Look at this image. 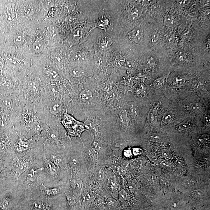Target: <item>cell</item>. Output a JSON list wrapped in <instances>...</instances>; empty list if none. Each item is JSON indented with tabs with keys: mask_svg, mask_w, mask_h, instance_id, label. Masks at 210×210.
<instances>
[{
	"mask_svg": "<svg viewBox=\"0 0 210 210\" xmlns=\"http://www.w3.org/2000/svg\"><path fill=\"white\" fill-rule=\"evenodd\" d=\"M61 123L67 130L68 135L80 137L81 134L85 130L84 123L77 121L67 114V110L64 113Z\"/></svg>",
	"mask_w": 210,
	"mask_h": 210,
	"instance_id": "obj_1",
	"label": "cell"
},
{
	"mask_svg": "<svg viewBox=\"0 0 210 210\" xmlns=\"http://www.w3.org/2000/svg\"><path fill=\"white\" fill-rule=\"evenodd\" d=\"M30 142V140H27L24 137L22 139L21 137L19 136L16 144V148L17 151L19 152H22L29 150L31 148Z\"/></svg>",
	"mask_w": 210,
	"mask_h": 210,
	"instance_id": "obj_2",
	"label": "cell"
},
{
	"mask_svg": "<svg viewBox=\"0 0 210 210\" xmlns=\"http://www.w3.org/2000/svg\"><path fill=\"white\" fill-rule=\"evenodd\" d=\"M43 159L44 166L46 171L49 174L52 176L55 175L57 172V168L55 164L52 163L49 160L47 159L46 156V153L45 152L44 153Z\"/></svg>",
	"mask_w": 210,
	"mask_h": 210,
	"instance_id": "obj_3",
	"label": "cell"
},
{
	"mask_svg": "<svg viewBox=\"0 0 210 210\" xmlns=\"http://www.w3.org/2000/svg\"><path fill=\"white\" fill-rule=\"evenodd\" d=\"M142 32L140 29H136L131 31L128 35L129 40L132 42L137 43L141 40L142 38Z\"/></svg>",
	"mask_w": 210,
	"mask_h": 210,
	"instance_id": "obj_4",
	"label": "cell"
},
{
	"mask_svg": "<svg viewBox=\"0 0 210 210\" xmlns=\"http://www.w3.org/2000/svg\"><path fill=\"white\" fill-rule=\"evenodd\" d=\"M61 109V104L60 102L56 100L53 102L50 107H48V110H50V113L53 114H57L60 112Z\"/></svg>",
	"mask_w": 210,
	"mask_h": 210,
	"instance_id": "obj_5",
	"label": "cell"
},
{
	"mask_svg": "<svg viewBox=\"0 0 210 210\" xmlns=\"http://www.w3.org/2000/svg\"><path fill=\"white\" fill-rule=\"evenodd\" d=\"M29 162H22L18 164L16 170V174L18 177L23 173L25 172L29 168Z\"/></svg>",
	"mask_w": 210,
	"mask_h": 210,
	"instance_id": "obj_6",
	"label": "cell"
},
{
	"mask_svg": "<svg viewBox=\"0 0 210 210\" xmlns=\"http://www.w3.org/2000/svg\"><path fill=\"white\" fill-rule=\"evenodd\" d=\"M42 168L35 169H32L30 170L29 172L27 175V179L30 182H33L36 179L37 174L40 172L42 171Z\"/></svg>",
	"mask_w": 210,
	"mask_h": 210,
	"instance_id": "obj_7",
	"label": "cell"
},
{
	"mask_svg": "<svg viewBox=\"0 0 210 210\" xmlns=\"http://www.w3.org/2000/svg\"><path fill=\"white\" fill-rule=\"evenodd\" d=\"M40 188L42 191L45 193V194L48 196L54 195L59 193V190L58 188H49L46 187L43 184H42L40 186Z\"/></svg>",
	"mask_w": 210,
	"mask_h": 210,
	"instance_id": "obj_8",
	"label": "cell"
},
{
	"mask_svg": "<svg viewBox=\"0 0 210 210\" xmlns=\"http://www.w3.org/2000/svg\"><path fill=\"white\" fill-rule=\"evenodd\" d=\"M80 97L83 101L85 102H90L93 99L92 93L88 89L83 90L80 94Z\"/></svg>",
	"mask_w": 210,
	"mask_h": 210,
	"instance_id": "obj_9",
	"label": "cell"
},
{
	"mask_svg": "<svg viewBox=\"0 0 210 210\" xmlns=\"http://www.w3.org/2000/svg\"><path fill=\"white\" fill-rule=\"evenodd\" d=\"M33 210H50L49 207L42 202H33L32 205Z\"/></svg>",
	"mask_w": 210,
	"mask_h": 210,
	"instance_id": "obj_10",
	"label": "cell"
},
{
	"mask_svg": "<svg viewBox=\"0 0 210 210\" xmlns=\"http://www.w3.org/2000/svg\"><path fill=\"white\" fill-rule=\"evenodd\" d=\"M43 43L42 40H37L33 43V51L36 53H39L41 52L43 49Z\"/></svg>",
	"mask_w": 210,
	"mask_h": 210,
	"instance_id": "obj_11",
	"label": "cell"
},
{
	"mask_svg": "<svg viewBox=\"0 0 210 210\" xmlns=\"http://www.w3.org/2000/svg\"><path fill=\"white\" fill-rule=\"evenodd\" d=\"M70 184L74 189L77 190H80L83 187V182L80 179L71 180Z\"/></svg>",
	"mask_w": 210,
	"mask_h": 210,
	"instance_id": "obj_12",
	"label": "cell"
},
{
	"mask_svg": "<svg viewBox=\"0 0 210 210\" xmlns=\"http://www.w3.org/2000/svg\"><path fill=\"white\" fill-rule=\"evenodd\" d=\"M28 89L29 91H31L32 93H34V94H36L37 92L39 91V84L36 82L31 81V82H29Z\"/></svg>",
	"mask_w": 210,
	"mask_h": 210,
	"instance_id": "obj_13",
	"label": "cell"
},
{
	"mask_svg": "<svg viewBox=\"0 0 210 210\" xmlns=\"http://www.w3.org/2000/svg\"><path fill=\"white\" fill-rule=\"evenodd\" d=\"M174 116L171 111H167L163 114L162 120L163 123H167L171 121L173 119Z\"/></svg>",
	"mask_w": 210,
	"mask_h": 210,
	"instance_id": "obj_14",
	"label": "cell"
},
{
	"mask_svg": "<svg viewBox=\"0 0 210 210\" xmlns=\"http://www.w3.org/2000/svg\"><path fill=\"white\" fill-rule=\"evenodd\" d=\"M11 205V201L9 198H5L0 204V210H8Z\"/></svg>",
	"mask_w": 210,
	"mask_h": 210,
	"instance_id": "obj_15",
	"label": "cell"
},
{
	"mask_svg": "<svg viewBox=\"0 0 210 210\" xmlns=\"http://www.w3.org/2000/svg\"><path fill=\"white\" fill-rule=\"evenodd\" d=\"M189 109L190 111L194 112H199L202 109L200 104L198 103H193L190 104Z\"/></svg>",
	"mask_w": 210,
	"mask_h": 210,
	"instance_id": "obj_16",
	"label": "cell"
},
{
	"mask_svg": "<svg viewBox=\"0 0 210 210\" xmlns=\"http://www.w3.org/2000/svg\"><path fill=\"white\" fill-rule=\"evenodd\" d=\"M120 121L122 124H126L128 122L127 113L125 110H123L121 112L119 115Z\"/></svg>",
	"mask_w": 210,
	"mask_h": 210,
	"instance_id": "obj_17",
	"label": "cell"
},
{
	"mask_svg": "<svg viewBox=\"0 0 210 210\" xmlns=\"http://www.w3.org/2000/svg\"><path fill=\"white\" fill-rule=\"evenodd\" d=\"M0 105L4 108L10 107L11 105V101L8 98H3L0 101Z\"/></svg>",
	"mask_w": 210,
	"mask_h": 210,
	"instance_id": "obj_18",
	"label": "cell"
},
{
	"mask_svg": "<svg viewBox=\"0 0 210 210\" xmlns=\"http://www.w3.org/2000/svg\"><path fill=\"white\" fill-rule=\"evenodd\" d=\"M14 41L16 45H21L24 41V37L21 34L17 35L15 37Z\"/></svg>",
	"mask_w": 210,
	"mask_h": 210,
	"instance_id": "obj_19",
	"label": "cell"
},
{
	"mask_svg": "<svg viewBox=\"0 0 210 210\" xmlns=\"http://www.w3.org/2000/svg\"><path fill=\"white\" fill-rule=\"evenodd\" d=\"M191 195L194 198L199 199L202 196V192L199 190H193L191 192Z\"/></svg>",
	"mask_w": 210,
	"mask_h": 210,
	"instance_id": "obj_20",
	"label": "cell"
},
{
	"mask_svg": "<svg viewBox=\"0 0 210 210\" xmlns=\"http://www.w3.org/2000/svg\"><path fill=\"white\" fill-rule=\"evenodd\" d=\"M84 127L86 128L87 130H93L95 129V126L94 124L91 121H86L84 122Z\"/></svg>",
	"mask_w": 210,
	"mask_h": 210,
	"instance_id": "obj_21",
	"label": "cell"
},
{
	"mask_svg": "<svg viewBox=\"0 0 210 210\" xmlns=\"http://www.w3.org/2000/svg\"><path fill=\"white\" fill-rule=\"evenodd\" d=\"M96 176L98 179L103 180L105 177V174L104 171L101 169H98L96 170Z\"/></svg>",
	"mask_w": 210,
	"mask_h": 210,
	"instance_id": "obj_22",
	"label": "cell"
},
{
	"mask_svg": "<svg viewBox=\"0 0 210 210\" xmlns=\"http://www.w3.org/2000/svg\"><path fill=\"white\" fill-rule=\"evenodd\" d=\"M162 156L166 159L169 160L171 158V154L168 149H163L162 150Z\"/></svg>",
	"mask_w": 210,
	"mask_h": 210,
	"instance_id": "obj_23",
	"label": "cell"
},
{
	"mask_svg": "<svg viewBox=\"0 0 210 210\" xmlns=\"http://www.w3.org/2000/svg\"><path fill=\"white\" fill-rule=\"evenodd\" d=\"M163 83V80L162 78L158 79L154 82V87L156 89H159V88H160L162 86Z\"/></svg>",
	"mask_w": 210,
	"mask_h": 210,
	"instance_id": "obj_24",
	"label": "cell"
},
{
	"mask_svg": "<svg viewBox=\"0 0 210 210\" xmlns=\"http://www.w3.org/2000/svg\"><path fill=\"white\" fill-rule=\"evenodd\" d=\"M126 193L125 190H121L119 192V198L121 201H125L126 200Z\"/></svg>",
	"mask_w": 210,
	"mask_h": 210,
	"instance_id": "obj_25",
	"label": "cell"
},
{
	"mask_svg": "<svg viewBox=\"0 0 210 210\" xmlns=\"http://www.w3.org/2000/svg\"><path fill=\"white\" fill-rule=\"evenodd\" d=\"M136 186L135 184L133 183H129L127 185V189L130 192H134L135 190Z\"/></svg>",
	"mask_w": 210,
	"mask_h": 210,
	"instance_id": "obj_26",
	"label": "cell"
},
{
	"mask_svg": "<svg viewBox=\"0 0 210 210\" xmlns=\"http://www.w3.org/2000/svg\"><path fill=\"white\" fill-rule=\"evenodd\" d=\"M53 160L54 164L56 165H59L61 161V159L56 157L54 156L53 158Z\"/></svg>",
	"mask_w": 210,
	"mask_h": 210,
	"instance_id": "obj_27",
	"label": "cell"
},
{
	"mask_svg": "<svg viewBox=\"0 0 210 210\" xmlns=\"http://www.w3.org/2000/svg\"><path fill=\"white\" fill-rule=\"evenodd\" d=\"M161 165L162 166L166 168V169H169L170 168V164L168 162H167V161H163L161 163Z\"/></svg>",
	"mask_w": 210,
	"mask_h": 210,
	"instance_id": "obj_28",
	"label": "cell"
},
{
	"mask_svg": "<svg viewBox=\"0 0 210 210\" xmlns=\"http://www.w3.org/2000/svg\"><path fill=\"white\" fill-rule=\"evenodd\" d=\"M158 40V36L156 33H154L152 36L151 41L152 43H156Z\"/></svg>",
	"mask_w": 210,
	"mask_h": 210,
	"instance_id": "obj_29",
	"label": "cell"
},
{
	"mask_svg": "<svg viewBox=\"0 0 210 210\" xmlns=\"http://www.w3.org/2000/svg\"><path fill=\"white\" fill-rule=\"evenodd\" d=\"M5 145L2 141H0V151H2L5 148Z\"/></svg>",
	"mask_w": 210,
	"mask_h": 210,
	"instance_id": "obj_30",
	"label": "cell"
},
{
	"mask_svg": "<svg viewBox=\"0 0 210 210\" xmlns=\"http://www.w3.org/2000/svg\"><path fill=\"white\" fill-rule=\"evenodd\" d=\"M71 163L73 165L76 166L77 164V161L76 159L73 158L71 161Z\"/></svg>",
	"mask_w": 210,
	"mask_h": 210,
	"instance_id": "obj_31",
	"label": "cell"
},
{
	"mask_svg": "<svg viewBox=\"0 0 210 210\" xmlns=\"http://www.w3.org/2000/svg\"><path fill=\"white\" fill-rule=\"evenodd\" d=\"M111 85H106V86L105 87V91H106V90H111Z\"/></svg>",
	"mask_w": 210,
	"mask_h": 210,
	"instance_id": "obj_32",
	"label": "cell"
},
{
	"mask_svg": "<svg viewBox=\"0 0 210 210\" xmlns=\"http://www.w3.org/2000/svg\"><path fill=\"white\" fill-rule=\"evenodd\" d=\"M4 122L3 121L0 120V128L4 127Z\"/></svg>",
	"mask_w": 210,
	"mask_h": 210,
	"instance_id": "obj_33",
	"label": "cell"
},
{
	"mask_svg": "<svg viewBox=\"0 0 210 210\" xmlns=\"http://www.w3.org/2000/svg\"><path fill=\"white\" fill-rule=\"evenodd\" d=\"M86 198L87 200H90L91 199V197H90V195H89V194H88L86 196Z\"/></svg>",
	"mask_w": 210,
	"mask_h": 210,
	"instance_id": "obj_34",
	"label": "cell"
}]
</instances>
